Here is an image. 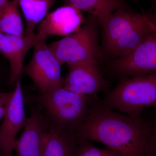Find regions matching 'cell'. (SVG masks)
Returning a JSON list of instances; mask_svg holds the SVG:
<instances>
[{
	"label": "cell",
	"mask_w": 156,
	"mask_h": 156,
	"mask_svg": "<svg viewBox=\"0 0 156 156\" xmlns=\"http://www.w3.org/2000/svg\"><path fill=\"white\" fill-rule=\"evenodd\" d=\"M25 17V34L35 33V29L48 14L55 0H15Z\"/></svg>",
	"instance_id": "cell-15"
},
{
	"label": "cell",
	"mask_w": 156,
	"mask_h": 156,
	"mask_svg": "<svg viewBox=\"0 0 156 156\" xmlns=\"http://www.w3.org/2000/svg\"><path fill=\"white\" fill-rule=\"evenodd\" d=\"M153 7L145 13L143 19L134 26L107 50L115 58H119L131 53L140 45L152 31L154 25Z\"/></svg>",
	"instance_id": "cell-13"
},
{
	"label": "cell",
	"mask_w": 156,
	"mask_h": 156,
	"mask_svg": "<svg viewBox=\"0 0 156 156\" xmlns=\"http://www.w3.org/2000/svg\"><path fill=\"white\" fill-rule=\"evenodd\" d=\"M38 41L36 33L16 36L0 32V53L10 64L9 83L11 87H15L17 80L20 79L26 55Z\"/></svg>",
	"instance_id": "cell-11"
},
{
	"label": "cell",
	"mask_w": 156,
	"mask_h": 156,
	"mask_svg": "<svg viewBox=\"0 0 156 156\" xmlns=\"http://www.w3.org/2000/svg\"><path fill=\"white\" fill-rule=\"evenodd\" d=\"M79 147L76 133L49 127L43 156H78Z\"/></svg>",
	"instance_id": "cell-14"
},
{
	"label": "cell",
	"mask_w": 156,
	"mask_h": 156,
	"mask_svg": "<svg viewBox=\"0 0 156 156\" xmlns=\"http://www.w3.org/2000/svg\"><path fill=\"white\" fill-rule=\"evenodd\" d=\"M8 0H0V8L4 5Z\"/></svg>",
	"instance_id": "cell-21"
},
{
	"label": "cell",
	"mask_w": 156,
	"mask_h": 156,
	"mask_svg": "<svg viewBox=\"0 0 156 156\" xmlns=\"http://www.w3.org/2000/svg\"><path fill=\"white\" fill-rule=\"evenodd\" d=\"M78 156H119L107 148H100L93 145L91 141L79 140Z\"/></svg>",
	"instance_id": "cell-18"
},
{
	"label": "cell",
	"mask_w": 156,
	"mask_h": 156,
	"mask_svg": "<svg viewBox=\"0 0 156 156\" xmlns=\"http://www.w3.org/2000/svg\"><path fill=\"white\" fill-rule=\"evenodd\" d=\"M46 41L39 40L34 46L31 59L23 71L31 79L40 95L63 87L64 80L62 65Z\"/></svg>",
	"instance_id": "cell-5"
},
{
	"label": "cell",
	"mask_w": 156,
	"mask_h": 156,
	"mask_svg": "<svg viewBox=\"0 0 156 156\" xmlns=\"http://www.w3.org/2000/svg\"><path fill=\"white\" fill-rule=\"evenodd\" d=\"M98 100L76 132L79 139L100 143L119 156H150L149 124L142 114L125 115Z\"/></svg>",
	"instance_id": "cell-1"
},
{
	"label": "cell",
	"mask_w": 156,
	"mask_h": 156,
	"mask_svg": "<svg viewBox=\"0 0 156 156\" xmlns=\"http://www.w3.org/2000/svg\"><path fill=\"white\" fill-rule=\"evenodd\" d=\"M98 102L104 107L131 116L141 114L146 108H156V72L121 78Z\"/></svg>",
	"instance_id": "cell-3"
},
{
	"label": "cell",
	"mask_w": 156,
	"mask_h": 156,
	"mask_svg": "<svg viewBox=\"0 0 156 156\" xmlns=\"http://www.w3.org/2000/svg\"><path fill=\"white\" fill-rule=\"evenodd\" d=\"M24 99L42 109L49 127L76 133L87 119L92 104L98 100L63 87Z\"/></svg>",
	"instance_id": "cell-2"
},
{
	"label": "cell",
	"mask_w": 156,
	"mask_h": 156,
	"mask_svg": "<svg viewBox=\"0 0 156 156\" xmlns=\"http://www.w3.org/2000/svg\"><path fill=\"white\" fill-rule=\"evenodd\" d=\"M15 0H8L0 8V32L7 34H25L22 20Z\"/></svg>",
	"instance_id": "cell-17"
},
{
	"label": "cell",
	"mask_w": 156,
	"mask_h": 156,
	"mask_svg": "<svg viewBox=\"0 0 156 156\" xmlns=\"http://www.w3.org/2000/svg\"><path fill=\"white\" fill-rule=\"evenodd\" d=\"M153 7L154 25L152 31L135 50L117 58L112 64V70L120 78L156 72V6Z\"/></svg>",
	"instance_id": "cell-6"
},
{
	"label": "cell",
	"mask_w": 156,
	"mask_h": 156,
	"mask_svg": "<svg viewBox=\"0 0 156 156\" xmlns=\"http://www.w3.org/2000/svg\"><path fill=\"white\" fill-rule=\"evenodd\" d=\"M24 103V96L19 79L12 91L6 106L3 122L0 126V156H14L16 136L24 127L27 119Z\"/></svg>",
	"instance_id": "cell-9"
},
{
	"label": "cell",
	"mask_w": 156,
	"mask_h": 156,
	"mask_svg": "<svg viewBox=\"0 0 156 156\" xmlns=\"http://www.w3.org/2000/svg\"><path fill=\"white\" fill-rule=\"evenodd\" d=\"M12 91L7 92H0V120L5 115L6 106L9 103Z\"/></svg>",
	"instance_id": "cell-20"
},
{
	"label": "cell",
	"mask_w": 156,
	"mask_h": 156,
	"mask_svg": "<svg viewBox=\"0 0 156 156\" xmlns=\"http://www.w3.org/2000/svg\"><path fill=\"white\" fill-rule=\"evenodd\" d=\"M66 5L81 11L89 13L96 18L120 9L131 10L126 0H62Z\"/></svg>",
	"instance_id": "cell-16"
},
{
	"label": "cell",
	"mask_w": 156,
	"mask_h": 156,
	"mask_svg": "<svg viewBox=\"0 0 156 156\" xmlns=\"http://www.w3.org/2000/svg\"><path fill=\"white\" fill-rule=\"evenodd\" d=\"M144 15L145 13L138 14L132 9H120L96 18L101 26L104 45L106 50L140 22Z\"/></svg>",
	"instance_id": "cell-12"
},
{
	"label": "cell",
	"mask_w": 156,
	"mask_h": 156,
	"mask_svg": "<svg viewBox=\"0 0 156 156\" xmlns=\"http://www.w3.org/2000/svg\"><path fill=\"white\" fill-rule=\"evenodd\" d=\"M150 128V156H156V113L149 121Z\"/></svg>",
	"instance_id": "cell-19"
},
{
	"label": "cell",
	"mask_w": 156,
	"mask_h": 156,
	"mask_svg": "<svg viewBox=\"0 0 156 156\" xmlns=\"http://www.w3.org/2000/svg\"><path fill=\"white\" fill-rule=\"evenodd\" d=\"M24 101L28 104L30 115L21 136L15 140L14 150L18 156H43L49 132V122L40 107Z\"/></svg>",
	"instance_id": "cell-8"
},
{
	"label": "cell",
	"mask_w": 156,
	"mask_h": 156,
	"mask_svg": "<svg viewBox=\"0 0 156 156\" xmlns=\"http://www.w3.org/2000/svg\"><path fill=\"white\" fill-rule=\"evenodd\" d=\"M134 1H135V2H137V0H134Z\"/></svg>",
	"instance_id": "cell-23"
},
{
	"label": "cell",
	"mask_w": 156,
	"mask_h": 156,
	"mask_svg": "<svg viewBox=\"0 0 156 156\" xmlns=\"http://www.w3.org/2000/svg\"><path fill=\"white\" fill-rule=\"evenodd\" d=\"M85 20L81 11L69 5L58 8L48 15L37 26L38 40L51 35L66 37L78 30Z\"/></svg>",
	"instance_id": "cell-10"
},
{
	"label": "cell",
	"mask_w": 156,
	"mask_h": 156,
	"mask_svg": "<svg viewBox=\"0 0 156 156\" xmlns=\"http://www.w3.org/2000/svg\"><path fill=\"white\" fill-rule=\"evenodd\" d=\"M83 23L75 32L48 45L62 66L97 59L99 23L96 17L91 15Z\"/></svg>",
	"instance_id": "cell-4"
},
{
	"label": "cell",
	"mask_w": 156,
	"mask_h": 156,
	"mask_svg": "<svg viewBox=\"0 0 156 156\" xmlns=\"http://www.w3.org/2000/svg\"><path fill=\"white\" fill-rule=\"evenodd\" d=\"M69 72L63 87L70 91L99 100L98 94L108 91V84L101 74L97 59L67 64Z\"/></svg>",
	"instance_id": "cell-7"
},
{
	"label": "cell",
	"mask_w": 156,
	"mask_h": 156,
	"mask_svg": "<svg viewBox=\"0 0 156 156\" xmlns=\"http://www.w3.org/2000/svg\"><path fill=\"white\" fill-rule=\"evenodd\" d=\"M151 1L152 2L154 5H156V0H151Z\"/></svg>",
	"instance_id": "cell-22"
}]
</instances>
